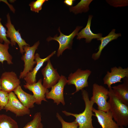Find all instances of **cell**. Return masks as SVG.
I'll return each mask as SVG.
<instances>
[{
    "mask_svg": "<svg viewBox=\"0 0 128 128\" xmlns=\"http://www.w3.org/2000/svg\"><path fill=\"white\" fill-rule=\"evenodd\" d=\"M106 1L110 5L115 7H125L128 5V0H107Z\"/></svg>",
    "mask_w": 128,
    "mask_h": 128,
    "instance_id": "27",
    "label": "cell"
},
{
    "mask_svg": "<svg viewBox=\"0 0 128 128\" xmlns=\"http://www.w3.org/2000/svg\"><path fill=\"white\" fill-rule=\"evenodd\" d=\"M82 94L84 101L85 107L84 111L79 114L73 113L65 110L62 112L66 116H72L76 119L75 120L78 125V128H95L92 124V117L95 116L92 111L93 105L94 104L89 99L88 92L82 89Z\"/></svg>",
    "mask_w": 128,
    "mask_h": 128,
    "instance_id": "2",
    "label": "cell"
},
{
    "mask_svg": "<svg viewBox=\"0 0 128 128\" xmlns=\"http://www.w3.org/2000/svg\"><path fill=\"white\" fill-rule=\"evenodd\" d=\"M1 90L9 93L13 91L20 84L19 79L14 72H5L0 78Z\"/></svg>",
    "mask_w": 128,
    "mask_h": 128,
    "instance_id": "12",
    "label": "cell"
},
{
    "mask_svg": "<svg viewBox=\"0 0 128 128\" xmlns=\"http://www.w3.org/2000/svg\"><path fill=\"white\" fill-rule=\"evenodd\" d=\"M91 72L89 69L83 70L79 69L74 73L69 74L67 79V83L69 85H74L76 89L75 91L72 94L88 86V79Z\"/></svg>",
    "mask_w": 128,
    "mask_h": 128,
    "instance_id": "6",
    "label": "cell"
},
{
    "mask_svg": "<svg viewBox=\"0 0 128 128\" xmlns=\"http://www.w3.org/2000/svg\"><path fill=\"white\" fill-rule=\"evenodd\" d=\"M46 66L42 69L41 72L43 77V85L48 89L51 87L58 81L60 78L57 69H55L50 59Z\"/></svg>",
    "mask_w": 128,
    "mask_h": 128,
    "instance_id": "10",
    "label": "cell"
},
{
    "mask_svg": "<svg viewBox=\"0 0 128 128\" xmlns=\"http://www.w3.org/2000/svg\"><path fill=\"white\" fill-rule=\"evenodd\" d=\"M93 112L95 113L98 123L102 128H120L113 120L111 113L109 110L107 112L97 110L93 108Z\"/></svg>",
    "mask_w": 128,
    "mask_h": 128,
    "instance_id": "15",
    "label": "cell"
},
{
    "mask_svg": "<svg viewBox=\"0 0 128 128\" xmlns=\"http://www.w3.org/2000/svg\"><path fill=\"white\" fill-rule=\"evenodd\" d=\"M20 101L27 108H32L34 107L35 99L33 95L28 94L24 91L20 85L13 91Z\"/></svg>",
    "mask_w": 128,
    "mask_h": 128,
    "instance_id": "18",
    "label": "cell"
},
{
    "mask_svg": "<svg viewBox=\"0 0 128 128\" xmlns=\"http://www.w3.org/2000/svg\"><path fill=\"white\" fill-rule=\"evenodd\" d=\"M8 103L4 108L6 112L10 111L15 114L17 116H21L30 114L29 109L25 107L18 99L13 92L9 93Z\"/></svg>",
    "mask_w": 128,
    "mask_h": 128,
    "instance_id": "9",
    "label": "cell"
},
{
    "mask_svg": "<svg viewBox=\"0 0 128 128\" xmlns=\"http://www.w3.org/2000/svg\"><path fill=\"white\" fill-rule=\"evenodd\" d=\"M7 23L5 25L7 28L6 31V37L10 39V42L12 46H15L16 43L18 45L20 52L22 54L24 53L23 47L24 46L30 45L21 37L18 31H16L14 26L12 23L10 16L9 13L7 15Z\"/></svg>",
    "mask_w": 128,
    "mask_h": 128,
    "instance_id": "8",
    "label": "cell"
},
{
    "mask_svg": "<svg viewBox=\"0 0 128 128\" xmlns=\"http://www.w3.org/2000/svg\"><path fill=\"white\" fill-rule=\"evenodd\" d=\"M4 0H0V2L2 1V2H4Z\"/></svg>",
    "mask_w": 128,
    "mask_h": 128,
    "instance_id": "31",
    "label": "cell"
},
{
    "mask_svg": "<svg viewBox=\"0 0 128 128\" xmlns=\"http://www.w3.org/2000/svg\"><path fill=\"white\" fill-rule=\"evenodd\" d=\"M108 90L104 86L94 83L92 86V96L90 100L97 105L98 110L107 112L110 110L107 100L109 98Z\"/></svg>",
    "mask_w": 128,
    "mask_h": 128,
    "instance_id": "3",
    "label": "cell"
},
{
    "mask_svg": "<svg viewBox=\"0 0 128 128\" xmlns=\"http://www.w3.org/2000/svg\"><path fill=\"white\" fill-rule=\"evenodd\" d=\"M128 78V68H123L120 66H115L111 69V72L107 71L103 78L104 84L107 85L108 88L111 85L118 82H121V80L125 78Z\"/></svg>",
    "mask_w": 128,
    "mask_h": 128,
    "instance_id": "11",
    "label": "cell"
},
{
    "mask_svg": "<svg viewBox=\"0 0 128 128\" xmlns=\"http://www.w3.org/2000/svg\"><path fill=\"white\" fill-rule=\"evenodd\" d=\"M92 0H81L76 5L69 8L70 12L75 14L87 12L89 10V6Z\"/></svg>",
    "mask_w": 128,
    "mask_h": 128,
    "instance_id": "20",
    "label": "cell"
},
{
    "mask_svg": "<svg viewBox=\"0 0 128 128\" xmlns=\"http://www.w3.org/2000/svg\"><path fill=\"white\" fill-rule=\"evenodd\" d=\"M9 93L0 90V110L3 109L7 104L9 100Z\"/></svg>",
    "mask_w": 128,
    "mask_h": 128,
    "instance_id": "26",
    "label": "cell"
},
{
    "mask_svg": "<svg viewBox=\"0 0 128 128\" xmlns=\"http://www.w3.org/2000/svg\"><path fill=\"white\" fill-rule=\"evenodd\" d=\"M1 18H0V42L2 43L4 42V43L9 44H11V42L7 38V31L1 23Z\"/></svg>",
    "mask_w": 128,
    "mask_h": 128,
    "instance_id": "28",
    "label": "cell"
},
{
    "mask_svg": "<svg viewBox=\"0 0 128 128\" xmlns=\"http://www.w3.org/2000/svg\"><path fill=\"white\" fill-rule=\"evenodd\" d=\"M93 17L92 15H89L87 25L85 27L82 29L77 35V39L80 40L81 39H85L86 42L90 43L93 39H97L102 37V34L100 33L95 34L93 33L90 29L91 22Z\"/></svg>",
    "mask_w": 128,
    "mask_h": 128,
    "instance_id": "17",
    "label": "cell"
},
{
    "mask_svg": "<svg viewBox=\"0 0 128 128\" xmlns=\"http://www.w3.org/2000/svg\"><path fill=\"white\" fill-rule=\"evenodd\" d=\"M120 128H124L123 127H120Z\"/></svg>",
    "mask_w": 128,
    "mask_h": 128,
    "instance_id": "32",
    "label": "cell"
},
{
    "mask_svg": "<svg viewBox=\"0 0 128 128\" xmlns=\"http://www.w3.org/2000/svg\"><path fill=\"white\" fill-rule=\"evenodd\" d=\"M56 51L52 52L50 55L44 59L40 58L38 53L35 54V60L36 62V65L32 70L28 73L24 78L26 83L32 85L36 82V74L40 68L42 66L44 62L47 61L50 58L55 54Z\"/></svg>",
    "mask_w": 128,
    "mask_h": 128,
    "instance_id": "14",
    "label": "cell"
},
{
    "mask_svg": "<svg viewBox=\"0 0 128 128\" xmlns=\"http://www.w3.org/2000/svg\"><path fill=\"white\" fill-rule=\"evenodd\" d=\"M67 80L64 76L61 75L58 82L51 87L50 91L45 94L46 99H51L57 105L60 103L65 105L64 96V90L65 86L67 83Z\"/></svg>",
    "mask_w": 128,
    "mask_h": 128,
    "instance_id": "7",
    "label": "cell"
},
{
    "mask_svg": "<svg viewBox=\"0 0 128 128\" xmlns=\"http://www.w3.org/2000/svg\"><path fill=\"white\" fill-rule=\"evenodd\" d=\"M56 116L58 120L61 123L62 128H78V125L75 120L71 122L65 121L58 113H56Z\"/></svg>",
    "mask_w": 128,
    "mask_h": 128,
    "instance_id": "24",
    "label": "cell"
},
{
    "mask_svg": "<svg viewBox=\"0 0 128 128\" xmlns=\"http://www.w3.org/2000/svg\"><path fill=\"white\" fill-rule=\"evenodd\" d=\"M123 79L122 83L111 87V88L118 98L128 105V78Z\"/></svg>",
    "mask_w": 128,
    "mask_h": 128,
    "instance_id": "19",
    "label": "cell"
},
{
    "mask_svg": "<svg viewBox=\"0 0 128 128\" xmlns=\"http://www.w3.org/2000/svg\"><path fill=\"white\" fill-rule=\"evenodd\" d=\"M75 1L74 0H65L64 2L66 5L71 7Z\"/></svg>",
    "mask_w": 128,
    "mask_h": 128,
    "instance_id": "29",
    "label": "cell"
},
{
    "mask_svg": "<svg viewBox=\"0 0 128 128\" xmlns=\"http://www.w3.org/2000/svg\"><path fill=\"white\" fill-rule=\"evenodd\" d=\"M9 45L5 43L2 44L0 42V62L2 64L4 61H6L9 64H13L12 57L8 52Z\"/></svg>",
    "mask_w": 128,
    "mask_h": 128,
    "instance_id": "21",
    "label": "cell"
},
{
    "mask_svg": "<svg viewBox=\"0 0 128 128\" xmlns=\"http://www.w3.org/2000/svg\"><path fill=\"white\" fill-rule=\"evenodd\" d=\"M39 44V41H38L31 46H26L23 47L25 53L21 59L24 63V68L20 73L19 79L23 78L28 73L32 70L34 65L36 64V61L34 60L35 53Z\"/></svg>",
    "mask_w": 128,
    "mask_h": 128,
    "instance_id": "5",
    "label": "cell"
},
{
    "mask_svg": "<svg viewBox=\"0 0 128 128\" xmlns=\"http://www.w3.org/2000/svg\"><path fill=\"white\" fill-rule=\"evenodd\" d=\"M82 27V26H78L70 34L66 35L61 32L60 27H59L58 30L60 35L59 36H58L57 34H56L53 37L50 36L47 38V41L48 42L54 40L58 42L59 47L57 53V57H59L62 55L63 52L66 49H72L73 38L77 35L79 30Z\"/></svg>",
    "mask_w": 128,
    "mask_h": 128,
    "instance_id": "4",
    "label": "cell"
},
{
    "mask_svg": "<svg viewBox=\"0 0 128 128\" xmlns=\"http://www.w3.org/2000/svg\"><path fill=\"white\" fill-rule=\"evenodd\" d=\"M47 0H37L31 2L29 4L31 11L36 13H38L41 10L42 6Z\"/></svg>",
    "mask_w": 128,
    "mask_h": 128,
    "instance_id": "25",
    "label": "cell"
},
{
    "mask_svg": "<svg viewBox=\"0 0 128 128\" xmlns=\"http://www.w3.org/2000/svg\"><path fill=\"white\" fill-rule=\"evenodd\" d=\"M108 89V102L113 119L119 127H126L128 125V105L118 98L111 87Z\"/></svg>",
    "mask_w": 128,
    "mask_h": 128,
    "instance_id": "1",
    "label": "cell"
},
{
    "mask_svg": "<svg viewBox=\"0 0 128 128\" xmlns=\"http://www.w3.org/2000/svg\"><path fill=\"white\" fill-rule=\"evenodd\" d=\"M0 128H19L17 122L11 117L0 115Z\"/></svg>",
    "mask_w": 128,
    "mask_h": 128,
    "instance_id": "22",
    "label": "cell"
},
{
    "mask_svg": "<svg viewBox=\"0 0 128 128\" xmlns=\"http://www.w3.org/2000/svg\"><path fill=\"white\" fill-rule=\"evenodd\" d=\"M42 79H40L37 82L32 85L26 83L23 85L24 87L31 91L35 99V103L38 105L41 104L42 101H47L45 97L46 94L49 91L46 88L42 83Z\"/></svg>",
    "mask_w": 128,
    "mask_h": 128,
    "instance_id": "13",
    "label": "cell"
},
{
    "mask_svg": "<svg viewBox=\"0 0 128 128\" xmlns=\"http://www.w3.org/2000/svg\"><path fill=\"white\" fill-rule=\"evenodd\" d=\"M115 29H113L106 36L102 37L97 39V40L100 41L101 43L99 46L98 51L92 55L91 57L94 60H96L99 58L102 50L110 42L113 40L117 39L118 37L121 36V33H116L115 32Z\"/></svg>",
    "mask_w": 128,
    "mask_h": 128,
    "instance_id": "16",
    "label": "cell"
},
{
    "mask_svg": "<svg viewBox=\"0 0 128 128\" xmlns=\"http://www.w3.org/2000/svg\"><path fill=\"white\" fill-rule=\"evenodd\" d=\"M1 90V80L0 78V90Z\"/></svg>",
    "mask_w": 128,
    "mask_h": 128,
    "instance_id": "30",
    "label": "cell"
},
{
    "mask_svg": "<svg viewBox=\"0 0 128 128\" xmlns=\"http://www.w3.org/2000/svg\"><path fill=\"white\" fill-rule=\"evenodd\" d=\"M41 120V113L37 112L33 116L32 120L22 128H43Z\"/></svg>",
    "mask_w": 128,
    "mask_h": 128,
    "instance_id": "23",
    "label": "cell"
}]
</instances>
